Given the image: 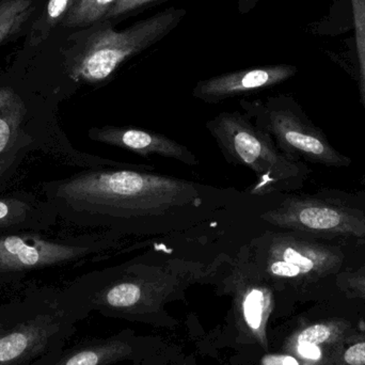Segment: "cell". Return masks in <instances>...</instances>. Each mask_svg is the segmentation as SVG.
<instances>
[{
	"instance_id": "cell-1",
	"label": "cell",
	"mask_w": 365,
	"mask_h": 365,
	"mask_svg": "<svg viewBox=\"0 0 365 365\" xmlns=\"http://www.w3.org/2000/svg\"><path fill=\"white\" fill-rule=\"evenodd\" d=\"M68 201L100 225L123 231L170 229L217 204L216 189L168 175L106 170L79 175L62 186Z\"/></svg>"
},
{
	"instance_id": "cell-2",
	"label": "cell",
	"mask_w": 365,
	"mask_h": 365,
	"mask_svg": "<svg viewBox=\"0 0 365 365\" xmlns=\"http://www.w3.org/2000/svg\"><path fill=\"white\" fill-rule=\"evenodd\" d=\"M364 242L268 230L255 240L251 261L278 293L317 294L336 289L339 274Z\"/></svg>"
},
{
	"instance_id": "cell-3",
	"label": "cell",
	"mask_w": 365,
	"mask_h": 365,
	"mask_svg": "<svg viewBox=\"0 0 365 365\" xmlns=\"http://www.w3.org/2000/svg\"><path fill=\"white\" fill-rule=\"evenodd\" d=\"M89 313L74 294H40L0 307V365H53Z\"/></svg>"
},
{
	"instance_id": "cell-4",
	"label": "cell",
	"mask_w": 365,
	"mask_h": 365,
	"mask_svg": "<svg viewBox=\"0 0 365 365\" xmlns=\"http://www.w3.org/2000/svg\"><path fill=\"white\" fill-rule=\"evenodd\" d=\"M225 158L246 167L257 178L253 195H282L304 186L311 175L308 165L287 158L272 137L246 113H221L206 123Z\"/></svg>"
},
{
	"instance_id": "cell-5",
	"label": "cell",
	"mask_w": 365,
	"mask_h": 365,
	"mask_svg": "<svg viewBox=\"0 0 365 365\" xmlns=\"http://www.w3.org/2000/svg\"><path fill=\"white\" fill-rule=\"evenodd\" d=\"M259 219L272 230L330 240H365V190L282 193Z\"/></svg>"
},
{
	"instance_id": "cell-6",
	"label": "cell",
	"mask_w": 365,
	"mask_h": 365,
	"mask_svg": "<svg viewBox=\"0 0 365 365\" xmlns=\"http://www.w3.org/2000/svg\"><path fill=\"white\" fill-rule=\"evenodd\" d=\"M197 274L191 270L162 268L128 270L98 289L74 295L91 311H100L107 317L128 321L145 322L156 326H173L167 321L165 307L177 298L195 281Z\"/></svg>"
},
{
	"instance_id": "cell-7",
	"label": "cell",
	"mask_w": 365,
	"mask_h": 365,
	"mask_svg": "<svg viewBox=\"0 0 365 365\" xmlns=\"http://www.w3.org/2000/svg\"><path fill=\"white\" fill-rule=\"evenodd\" d=\"M240 105L287 158L328 168H349L353 165L351 158L336 150L325 132L289 96H276L265 102L242 101Z\"/></svg>"
},
{
	"instance_id": "cell-8",
	"label": "cell",
	"mask_w": 365,
	"mask_h": 365,
	"mask_svg": "<svg viewBox=\"0 0 365 365\" xmlns=\"http://www.w3.org/2000/svg\"><path fill=\"white\" fill-rule=\"evenodd\" d=\"M185 11H164L124 30L109 21L91 32L73 64L75 78L96 83L108 79L126 60L138 55L168 34L184 17Z\"/></svg>"
},
{
	"instance_id": "cell-9",
	"label": "cell",
	"mask_w": 365,
	"mask_h": 365,
	"mask_svg": "<svg viewBox=\"0 0 365 365\" xmlns=\"http://www.w3.org/2000/svg\"><path fill=\"white\" fill-rule=\"evenodd\" d=\"M233 297L234 322L240 338L267 349V324L278 292L257 272L252 261L242 263L225 281Z\"/></svg>"
},
{
	"instance_id": "cell-10",
	"label": "cell",
	"mask_w": 365,
	"mask_h": 365,
	"mask_svg": "<svg viewBox=\"0 0 365 365\" xmlns=\"http://www.w3.org/2000/svg\"><path fill=\"white\" fill-rule=\"evenodd\" d=\"M164 351L160 341L137 336L134 331L128 330L109 338L86 341L64 349L53 365H111L128 360L135 362Z\"/></svg>"
},
{
	"instance_id": "cell-11",
	"label": "cell",
	"mask_w": 365,
	"mask_h": 365,
	"mask_svg": "<svg viewBox=\"0 0 365 365\" xmlns=\"http://www.w3.org/2000/svg\"><path fill=\"white\" fill-rule=\"evenodd\" d=\"M297 68L287 64L259 66L227 73L199 81L192 91L197 100L210 104L251 92L261 91L292 78Z\"/></svg>"
},
{
	"instance_id": "cell-12",
	"label": "cell",
	"mask_w": 365,
	"mask_h": 365,
	"mask_svg": "<svg viewBox=\"0 0 365 365\" xmlns=\"http://www.w3.org/2000/svg\"><path fill=\"white\" fill-rule=\"evenodd\" d=\"M88 253L83 247L66 246L17 236L0 237V277L72 261Z\"/></svg>"
},
{
	"instance_id": "cell-13",
	"label": "cell",
	"mask_w": 365,
	"mask_h": 365,
	"mask_svg": "<svg viewBox=\"0 0 365 365\" xmlns=\"http://www.w3.org/2000/svg\"><path fill=\"white\" fill-rule=\"evenodd\" d=\"M90 137L98 143L134 152L143 158L162 156L189 167L199 164L197 156L188 148L152 130L132 126H104L90 130Z\"/></svg>"
},
{
	"instance_id": "cell-14",
	"label": "cell",
	"mask_w": 365,
	"mask_h": 365,
	"mask_svg": "<svg viewBox=\"0 0 365 365\" xmlns=\"http://www.w3.org/2000/svg\"><path fill=\"white\" fill-rule=\"evenodd\" d=\"M119 0H77L61 25L64 27H88L105 21Z\"/></svg>"
},
{
	"instance_id": "cell-15",
	"label": "cell",
	"mask_w": 365,
	"mask_h": 365,
	"mask_svg": "<svg viewBox=\"0 0 365 365\" xmlns=\"http://www.w3.org/2000/svg\"><path fill=\"white\" fill-rule=\"evenodd\" d=\"M76 2L77 0H48L44 12L32 26L29 36L30 45L36 46L44 42L51 30L63 21Z\"/></svg>"
},
{
	"instance_id": "cell-16",
	"label": "cell",
	"mask_w": 365,
	"mask_h": 365,
	"mask_svg": "<svg viewBox=\"0 0 365 365\" xmlns=\"http://www.w3.org/2000/svg\"><path fill=\"white\" fill-rule=\"evenodd\" d=\"M336 289L346 297L365 299V242L339 274Z\"/></svg>"
},
{
	"instance_id": "cell-17",
	"label": "cell",
	"mask_w": 365,
	"mask_h": 365,
	"mask_svg": "<svg viewBox=\"0 0 365 365\" xmlns=\"http://www.w3.org/2000/svg\"><path fill=\"white\" fill-rule=\"evenodd\" d=\"M34 11V0L0 1V44L16 34Z\"/></svg>"
},
{
	"instance_id": "cell-18",
	"label": "cell",
	"mask_w": 365,
	"mask_h": 365,
	"mask_svg": "<svg viewBox=\"0 0 365 365\" xmlns=\"http://www.w3.org/2000/svg\"><path fill=\"white\" fill-rule=\"evenodd\" d=\"M356 38H357L358 60H359V90L365 113V0H351Z\"/></svg>"
},
{
	"instance_id": "cell-19",
	"label": "cell",
	"mask_w": 365,
	"mask_h": 365,
	"mask_svg": "<svg viewBox=\"0 0 365 365\" xmlns=\"http://www.w3.org/2000/svg\"><path fill=\"white\" fill-rule=\"evenodd\" d=\"M343 329L341 324L321 323L309 326L306 329L302 330L295 340L294 344L297 343H312V344H323V343L332 342L338 340L342 334Z\"/></svg>"
},
{
	"instance_id": "cell-20",
	"label": "cell",
	"mask_w": 365,
	"mask_h": 365,
	"mask_svg": "<svg viewBox=\"0 0 365 365\" xmlns=\"http://www.w3.org/2000/svg\"><path fill=\"white\" fill-rule=\"evenodd\" d=\"M326 365H365V340L356 341L336 351Z\"/></svg>"
},
{
	"instance_id": "cell-21",
	"label": "cell",
	"mask_w": 365,
	"mask_h": 365,
	"mask_svg": "<svg viewBox=\"0 0 365 365\" xmlns=\"http://www.w3.org/2000/svg\"><path fill=\"white\" fill-rule=\"evenodd\" d=\"M155 1H158V0H119L117 4L113 6V10L107 15L105 21L123 19V17L128 16L130 13L140 10L143 6Z\"/></svg>"
},
{
	"instance_id": "cell-22",
	"label": "cell",
	"mask_w": 365,
	"mask_h": 365,
	"mask_svg": "<svg viewBox=\"0 0 365 365\" xmlns=\"http://www.w3.org/2000/svg\"><path fill=\"white\" fill-rule=\"evenodd\" d=\"M294 346H295L296 353L304 359L317 361L321 360L323 356V351L319 345L312 344V343H297L294 344Z\"/></svg>"
},
{
	"instance_id": "cell-23",
	"label": "cell",
	"mask_w": 365,
	"mask_h": 365,
	"mask_svg": "<svg viewBox=\"0 0 365 365\" xmlns=\"http://www.w3.org/2000/svg\"><path fill=\"white\" fill-rule=\"evenodd\" d=\"M132 365H167L166 353L164 351L160 355L153 356L147 359L138 360V361L133 362Z\"/></svg>"
},
{
	"instance_id": "cell-24",
	"label": "cell",
	"mask_w": 365,
	"mask_h": 365,
	"mask_svg": "<svg viewBox=\"0 0 365 365\" xmlns=\"http://www.w3.org/2000/svg\"><path fill=\"white\" fill-rule=\"evenodd\" d=\"M9 138H10V126L4 119H0V152H2L8 145Z\"/></svg>"
},
{
	"instance_id": "cell-25",
	"label": "cell",
	"mask_w": 365,
	"mask_h": 365,
	"mask_svg": "<svg viewBox=\"0 0 365 365\" xmlns=\"http://www.w3.org/2000/svg\"><path fill=\"white\" fill-rule=\"evenodd\" d=\"M259 0H238V8L242 14H246L255 8Z\"/></svg>"
},
{
	"instance_id": "cell-26",
	"label": "cell",
	"mask_w": 365,
	"mask_h": 365,
	"mask_svg": "<svg viewBox=\"0 0 365 365\" xmlns=\"http://www.w3.org/2000/svg\"><path fill=\"white\" fill-rule=\"evenodd\" d=\"M9 212H10V207L4 202L0 201V220L6 218L9 215Z\"/></svg>"
}]
</instances>
